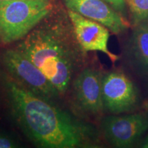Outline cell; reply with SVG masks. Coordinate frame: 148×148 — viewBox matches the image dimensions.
<instances>
[{
  "instance_id": "30bf717a",
  "label": "cell",
  "mask_w": 148,
  "mask_h": 148,
  "mask_svg": "<svg viewBox=\"0 0 148 148\" xmlns=\"http://www.w3.org/2000/svg\"><path fill=\"white\" fill-rule=\"evenodd\" d=\"M125 53L136 73L148 75V23L136 25L127 41Z\"/></svg>"
},
{
  "instance_id": "5bb4252c",
  "label": "cell",
  "mask_w": 148,
  "mask_h": 148,
  "mask_svg": "<svg viewBox=\"0 0 148 148\" xmlns=\"http://www.w3.org/2000/svg\"><path fill=\"white\" fill-rule=\"evenodd\" d=\"M142 147L144 148H148V135L145 141H144V143H143V145H142Z\"/></svg>"
},
{
  "instance_id": "9a60e30c",
  "label": "cell",
  "mask_w": 148,
  "mask_h": 148,
  "mask_svg": "<svg viewBox=\"0 0 148 148\" xmlns=\"http://www.w3.org/2000/svg\"><path fill=\"white\" fill-rule=\"evenodd\" d=\"M14 1V0H0V5L3 4V3L10 2V1Z\"/></svg>"
},
{
  "instance_id": "7a4b0ae2",
  "label": "cell",
  "mask_w": 148,
  "mask_h": 148,
  "mask_svg": "<svg viewBox=\"0 0 148 148\" xmlns=\"http://www.w3.org/2000/svg\"><path fill=\"white\" fill-rule=\"evenodd\" d=\"M69 42L57 27H35L21 40L17 49L38 66L59 95H63L73 78L77 59Z\"/></svg>"
},
{
  "instance_id": "4fadbf2b",
  "label": "cell",
  "mask_w": 148,
  "mask_h": 148,
  "mask_svg": "<svg viewBox=\"0 0 148 148\" xmlns=\"http://www.w3.org/2000/svg\"><path fill=\"white\" fill-rule=\"evenodd\" d=\"M110 4L112 8L117 11H123L125 8V0H103Z\"/></svg>"
},
{
  "instance_id": "277c9868",
  "label": "cell",
  "mask_w": 148,
  "mask_h": 148,
  "mask_svg": "<svg viewBox=\"0 0 148 148\" xmlns=\"http://www.w3.org/2000/svg\"><path fill=\"white\" fill-rule=\"evenodd\" d=\"M0 58L10 76L23 87L47 100L59 95L38 66L17 49H5Z\"/></svg>"
},
{
  "instance_id": "3957f363",
  "label": "cell",
  "mask_w": 148,
  "mask_h": 148,
  "mask_svg": "<svg viewBox=\"0 0 148 148\" xmlns=\"http://www.w3.org/2000/svg\"><path fill=\"white\" fill-rule=\"evenodd\" d=\"M49 0H14L0 5V42L21 40L52 10Z\"/></svg>"
},
{
  "instance_id": "6da1fadb",
  "label": "cell",
  "mask_w": 148,
  "mask_h": 148,
  "mask_svg": "<svg viewBox=\"0 0 148 148\" xmlns=\"http://www.w3.org/2000/svg\"><path fill=\"white\" fill-rule=\"evenodd\" d=\"M3 85L14 120L38 147H98L99 133L92 125L53 106L10 76L4 78Z\"/></svg>"
},
{
  "instance_id": "7c38bea8",
  "label": "cell",
  "mask_w": 148,
  "mask_h": 148,
  "mask_svg": "<svg viewBox=\"0 0 148 148\" xmlns=\"http://www.w3.org/2000/svg\"><path fill=\"white\" fill-rule=\"evenodd\" d=\"M18 144L8 134L0 132V148H16Z\"/></svg>"
},
{
  "instance_id": "5b68a950",
  "label": "cell",
  "mask_w": 148,
  "mask_h": 148,
  "mask_svg": "<svg viewBox=\"0 0 148 148\" xmlns=\"http://www.w3.org/2000/svg\"><path fill=\"white\" fill-rule=\"evenodd\" d=\"M101 130L107 141L115 147H131L148 130V110L125 115L103 117Z\"/></svg>"
},
{
  "instance_id": "52a82bcc",
  "label": "cell",
  "mask_w": 148,
  "mask_h": 148,
  "mask_svg": "<svg viewBox=\"0 0 148 148\" xmlns=\"http://www.w3.org/2000/svg\"><path fill=\"white\" fill-rule=\"evenodd\" d=\"M68 15L71 20L74 36L83 52L100 51L105 53L113 63L119 60V56L108 49L110 34L106 27L72 10H69Z\"/></svg>"
},
{
  "instance_id": "ba28073f",
  "label": "cell",
  "mask_w": 148,
  "mask_h": 148,
  "mask_svg": "<svg viewBox=\"0 0 148 148\" xmlns=\"http://www.w3.org/2000/svg\"><path fill=\"white\" fill-rule=\"evenodd\" d=\"M102 74L97 69L86 68L73 81V97L80 110L86 114L97 116L102 113Z\"/></svg>"
},
{
  "instance_id": "9c48e42d",
  "label": "cell",
  "mask_w": 148,
  "mask_h": 148,
  "mask_svg": "<svg viewBox=\"0 0 148 148\" xmlns=\"http://www.w3.org/2000/svg\"><path fill=\"white\" fill-rule=\"evenodd\" d=\"M70 10L102 24L113 34H119L128 23L103 0H64Z\"/></svg>"
},
{
  "instance_id": "8992f818",
  "label": "cell",
  "mask_w": 148,
  "mask_h": 148,
  "mask_svg": "<svg viewBox=\"0 0 148 148\" xmlns=\"http://www.w3.org/2000/svg\"><path fill=\"white\" fill-rule=\"evenodd\" d=\"M101 90L104 109L112 114L130 112L139 103L137 88L122 72L112 71L103 75Z\"/></svg>"
},
{
  "instance_id": "8fae6325",
  "label": "cell",
  "mask_w": 148,
  "mask_h": 148,
  "mask_svg": "<svg viewBox=\"0 0 148 148\" xmlns=\"http://www.w3.org/2000/svg\"><path fill=\"white\" fill-rule=\"evenodd\" d=\"M135 25L148 22V0H125Z\"/></svg>"
}]
</instances>
